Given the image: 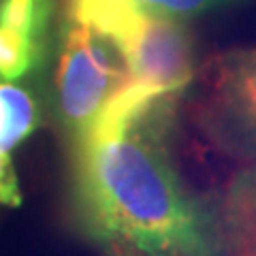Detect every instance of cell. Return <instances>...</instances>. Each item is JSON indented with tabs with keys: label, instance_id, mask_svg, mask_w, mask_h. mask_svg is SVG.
<instances>
[{
	"label": "cell",
	"instance_id": "obj_3",
	"mask_svg": "<svg viewBox=\"0 0 256 256\" xmlns=\"http://www.w3.org/2000/svg\"><path fill=\"white\" fill-rule=\"evenodd\" d=\"M58 38L56 102L62 124L79 141L130 75L116 45L90 24L64 13Z\"/></svg>",
	"mask_w": 256,
	"mask_h": 256
},
{
	"label": "cell",
	"instance_id": "obj_5",
	"mask_svg": "<svg viewBox=\"0 0 256 256\" xmlns=\"http://www.w3.org/2000/svg\"><path fill=\"white\" fill-rule=\"evenodd\" d=\"M56 0H0V82H20L45 60Z\"/></svg>",
	"mask_w": 256,
	"mask_h": 256
},
{
	"label": "cell",
	"instance_id": "obj_4",
	"mask_svg": "<svg viewBox=\"0 0 256 256\" xmlns=\"http://www.w3.org/2000/svg\"><path fill=\"white\" fill-rule=\"evenodd\" d=\"M207 141L237 160H256V47L220 54L196 102Z\"/></svg>",
	"mask_w": 256,
	"mask_h": 256
},
{
	"label": "cell",
	"instance_id": "obj_6",
	"mask_svg": "<svg viewBox=\"0 0 256 256\" xmlns=\"http://www.w3.org/2000/svg\"><path fill=\"white\" fill-rule=\"evenodd\" d=\"M41 124L36 98L18 82H0V156L13 154Z\"/></svg>",
	"mask_w": 256,
	"mask_h": 256
},
{
	"label": "cell",
	"instance_id": "obj_7",
	"mask_svg": "<svg viewBox=\"0 0 256 256\" xmlns=\"http://www.w3.org/2000/svg\"><path fill=\"white\" fill-rule=\"evenodd\" d=\"M224 226L248 256L256 254V164L237 173L224 196Z\"/></svg>",
	"mask_w": 256,
	"mask_h": 256
},
{
	"label": "cell",
	"instance_id": "obj_1",
	"mask_svg": "<svg viewBox=\"0 0 256 256\" xmlns=\"http://www.w3.org/2000/svg\"><path fill=\"white\" fill-rule=\"evenodd\" d=\"M178 96L130 82L75 141L79 218L122 256H224L220 226L166 146Z\"/></svg>",
	"mask_w": 256,
	"mask_h": 256
},
{
	"label": "cell",
	"instance_id": "obj_10",
	"mask_svg": "<svg viewBox=\"0 0 256 256\" xmlns=\"http://www.w3.org/2000/svg\"><path fill=\"white\" fill-rule=\"evenodd\" d=\"M120 256H122V254H120Z\"/></svg>",
	"mask_w": 256,
	"mask_h": 256
},
{
	"label": "cell",
	"instance_id": "obj_2",
	"mask_svg": "<svg viewBox=\"0 0 256 256\" xmlns=\"http://www.w3.org/2000/svg\"><path fill=\"white\" fill-rule=\"evenodd\" d=\"M64 13L105 34L134 84L182 94L194 77V50L184 20L156 13L137 0H66Z\"/></svg>",
	"mask_w": 256,
	"mask_h": 256
},
{
	"label": "cell",
	"instance_id": "obj_9",
	"mask_svg": "<svg viewBox=\"0 0 256 256\" xmlns=\"http://www.w3.org/2000/svg\"><path fill=\"white\" fill-rule=\"evenodd\" d=\"M0 205L4 207L22 205V188L11 154L0 156Z\"/></svg>",
	"mask_w": 256,
	"mask_h": 256
},
{
	"label": "cell",
	"instance_id": "obj_8",
	"mask_svg": "<svg viewBox=\"0 0 256 256\" xmlns=\"http://www.w3.org/2000/svg\"><path fill=\"white\" fill-rule=\"evenodd\" d=\"M137 2H141L143 6H148V9L156 13L169 15V18L188 20L212 9H218V6L230 4L235 0H137Z\"/></svg>",
	"mask_w": 256,
	"mask_h": 256
}]
</instances>
